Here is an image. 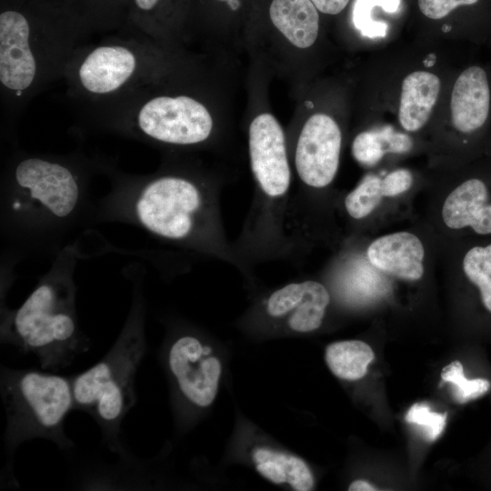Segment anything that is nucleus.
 Returning a JSON list of instances; mask_svg holds the SVG:
<instances>
[{
	"label": "nucleus",
	"mask_w": 491,
	"mask_h": 491,
	"mask_svg": "<svg viewBox=\"0 0 491 491\" xmlns=\"http://www.w3.org/2000/svg\"><path fill=\"white\" fill-rule=\"evenodd\" d=\"M95 33L73 0H1L0 96L15 120L50 85L64 78L74 53Z\"/></svg>",
	"instance_id": "obj_1"
},
{
	"label": "nucleus",
	"mask_w": 491,
	"mask_h": 491,
	"mask_svg": "<svg viewBox=\"0 0 491 491\" xmlns=\"http://www.w3.org/2000/svg\"><path fill=\"white\" fill-rule=\"evenodd\" d=\"M105 164L77 153L15 155L2 179L5 233L28 249H55L90 210L88 181Z\"/></svg>",
	"instance_id": "obj_2"
},
{
	"label": "nucleus",
	"mask_w": 491,
	"mask_h": 491,
	"mask_svg": "<svg viewBox=\"0 0 491 491\" xmlns=\"http://www.w3.org/2000/svg\"><path fill=\"white\" fill-rule=\"evenodd\" d=\"M114 185L97 215L139 225L158 239L240 266L226 242L216 193L185 173H119L105 164Z\"/></svg>",
	"instance_id": "obj_3"
},
{
	"label": "nucleus",
	"mask_w": 491,
	"mask_h": 491,
	"mask_svg": "<svg viewBox=\"0 0 491 491\" xmlns=\"http://www.w3.org/2000/svg\"><path fill=\"white\" fill-rule=\"evenodd\" d=\"M73 253L65 247L21 306L2 316L1 342L33 354L43 370L59 371L90 348L78 325Z\"/></svg>",
	"instance_id": "obj_4"
},
{
	"label": "nucleus",
	"mask_w": 491,
	"mask_h": 491,
	"mask_svg": "<svg viewBox=\"0 0 491 491\" xmlns=\"http://www.w3.org/2000/svg\"><path fill=\"white\" fill-rule=\"evenodd\" d=\"M97 43L81 45L68 62L64 80L79 105L105 102L162 82L172 65L162 44L120 29Z\"/></svg>",
	"instance_id": "obj_5"
},
{
	"label": "nucleus",
	"mask_w": 491,
	"mask_h": 491,
	"mask_svg": "<svg viewBox=\"0 0 491 491\" xmlns=\"http://www.w3.org/2000/svg\"><path fill=\"white\" fill-rule=\"evenodd\" d=\"M146 352L145 305L135 289L126 321L110 350L95 366L72 376L75 409L87 413L99 426L103 443L124 456L121 424L136 403L135 375Z\"/></svg>",
	"instance_id": "obj_6"
},
{
	"label": "nucleus",
	"mask_w": 491,
	"mask_h": 491,
	"mask_svg": "<svg viewBox=\"0 0 491 491\" xmlns=\"http://www.w3.org/2000/svg\"><path fill=\"white\" fill-rule=\"evenodd\" d=\"M0 392L6 418L4 442L9 457L22 443L35 438L50 440L63 450L75 446L64 431L65 418L75 409L71 377L2 366Z\"/></svg>",
	"instance_id": "obj_7"
},
{
	"label": "nucleus",
	"mask_w": 491,
	"mask_h": 491,
	"mask_svg": "<svg viewBox=\"0 0 491 491\" xmlns=\"http://www.w3.org/2000/svg\"><path fill=\"white\" fill-rule=\"evenodd\" d=\"M162 358L177 423L186 427L215 402L222 379V359L207 338L187 328L169 335Z\"/></svg>",
	"instance_id": "obj_8"
},
{
	"label": "nucleus",
	"mask_w": 491,
	"mask_h": 491,
	"mask_svg": "<svg viewBox=\"0 0 491 491\" xmlns=\"http://www.w3.org/2000/svg\"><path fill=\"white\" fill-rule=\"evenodd\" d=\"M341 130L330 115L316 114L305 123L296 146L295 165L302 183L324 188L334 180L340 160Z\"/></svg>",
	"instance_id": "obj_9"
},
{
	"label": "nucleus",
	"mask_w": 491,
	"mask_h": 491,
	"mask_svg": "<svg viewBox=\"0 0 491 491\" xmlns=\"http://www.w3.org/2000/svg\"><path fill=\"white\" fill-rule=\"evenodd\" d=\"M330 303L327 288L315 280L286 284L268 295L263 302L266 317L293 334L317 330Z\"/></svg>",
	"instance_id": "obj_10"
},
{
	"label": "nucleus",
	"mask_w": 491,
	"mask_h": 491,
	"mask_svg": "<svg viewBox=\"0 0 491 491\" xmlns=\"http://www.w3.org/2000/svg\"><path fill=\"white\" fill-rule=\"evenodd\" d=\"M451 123L462 134L483 130L491 117V80L486 68L472 65L455 80L450 100Z\"/></svg>",
	"instance_id": "obj_11"
},
{
	"label": "nucleus",
	"mask_w": 491,
	"mask_h": 491,
	"mask_svg": "<svg viewBox=\"0 0 491 491\" xmlns=\"http://www.w3.org/2000/svg\"><path fill=\"white\" fill-rule=\"evenodd\" d=\"M366 256L372 266L387 275L410 281L423 276L424 246L411 233L396 232L374 240Z\"/></svg>",
	"instance_id": "obj_12"
},
{
	"label": "nucleus",
	"mask_w": 491,
	"mask_h": 491,
	"mask_svg": "<svg viewBox=\"0 0 491 491\" xmlns=\"http://www.w3.org/2000/svg\"><path fill=\"white\" fill-rule=\"evenodd\" d=\"M487 189L478 178H471L456 187L442 207L444 223L452 229L470 226L480 235L491 233V204Z\"/></svg>",
	"instance_id": "obj_13"
},
{
	"label": "nucleus",
	"mask_w": 491,
	"mask_h": 491,
	"mask_svg": "<svg viewBox=\"0 0 491 491\" xmlns=\"http://www.w3.org/2000/svg\"><path fill=\"white\" fill-rule=\"evenodd\" d=\"M255 470L273 485L295 491H310L315 476L300 456L270 446H256L250 453Z\"/></svg>",
	"instance_id": "obj_14"
},
{
	"label": "nucleus",
	"mask_w": 491,
	"mask_h": 491,
	"mask_svg": "<svg viewBox=\"0 0 491 491\" xmlns=\"http://www.w3.org/2000/svg\"><path fill=\"white\" fill-rule=\"evenodd\" d=\"M440 89L439 77L429 71H414L403 79L398 106L403 129L416 132L427 123Z\"/></svg>",
	"instance_id": "obj_15"
},
{
	"label": "nucleus",
	"mask_w": 491,
	"mask_h": 491,
	"mask_svg": "<svg viewBox=\"0 0 491 491\" xmlns=\"http://www.w3.org/2000/svg\"><path fill=\"white\" fill-rule=\"evenodd\" d=\"M269 15L273 25L295 46L307 48L316 42L319 15L311 0H273Z\"/></svg>",
	"instance_id": "obj_16"
},
{
	"label": "nucleus",
	"mask_w": 491,
	"mask_h": 491,
	"mask_svg": "<svg viewBox=\"0 0 491 491\" xmlns=\"http://www.w3.org/2000/svg\"><path fill=\"white\" fill-rule=\"evenodd\" d=\"M181 0H129L123 28L146 35L161 44L167 40L180 20Z\"/></svg>",
	"instance_id": "obj_17"
},
{
	"label": "nucleus",
	"mask_w": 491,
	"mask_h": 491,
	"mask_svg": "<svg viewBox=\"0 0 491 491\" xmlns=\"http://www.w3.org/2000/svg\"><path fill=\"white\" fill-rule=\"evenodd\" d=\"M413 146L409 135L396 132L392 126L364 131L358 134L352 144L354 158L363 165L373 166L386 153L404 154Z\"/></svg>",
	"instance_id": "obj_18"
},
{
	"label": "nucleus",
	"mask_w": 491,
	"mask_h": 491,
	"mask_svg": "<svg viewBox=\"0 0 491 491\" xmlns=\"http://www.w3.org/2000/svg\"><path fill=\"white\" fill-rule=\"evenodd\" d=\"M374 358L371 346L361 340L333 342L325 350V360L331 373L346 381L364 377Z\"/></svg>",
	"instance_id": "obj_19"
},
{
	"label": "nucleus",
	"mask_w": 491,
	"mask_h": 491,
	"mask_svg": "<svg viewBox=\"0 0 491 491\" xmlns=\"http://www.w3.org/2000/svg\"><path fill=\"white\" fill-rule=\"evenodd\" d=\"M95 33L118 31L124 27L129 0H74Z\"/></svg>",
	"instance_id": "obj_20"
},
{
	"label": "nucleus",
	"mask_w": 491,
	"mask_h": 491,
	"mask_svg": "<svg viewBox=\"0 0 491 491\" xmlns=\"http://www.w3.org/2000/svg\"><path fill=\"white\" fill-rule=\"evenodd\" d=\"M382 179L374 174L366 175L345 198V207L355 219L369 215L381 203Z\"/></svg>",
	"instance_id": "obj_21"
},
{
	"label": "nucleus",
	"mask_w": 491,
	"mask_h": 491,
	"mask_svg": "<svg viewBox=\"0 0 491 491\" xmlns=\"http://www.w3.org/2000/svg\"><path fill=\"white\" fill-rule=\"evenodd\" d=\"M463 269L480 291L485 307L491 312V244L475 246L465 256Z\"/></svg>",
	"instance_id": "obj_22"
},
{
	"label": "nucleus",
	"mask_w": 491,
	"mask_h": 491,
	"mask_svg": "<svg viewBox=\"0 0 491 491\" xmlns=\"http://www.w3.org/2000/svg\"><path fill=\"white\" fill-rule=\"evenodd\" d=\"M443 382L454 385L453 396L458 404H465L485 395L490 388V382L485 378L467 379L460 361L455 360L441 372Z\"/></svg>",
	"instance_id": "obj_23"
},
{
	"label": "nucleus",
	"mask_w": 491,
	"mask_h": 491,
	"mask_svg": "<svg viewBox=\"0 0 491 491\" xmlns=\"http://www.w3.org/2000/svg\"><path fill=\"white\" fill-rule=\"evenodd\" d=\"M447 414L431 411L429 406L424 403L414 404L406 415V422L422 426L424 438L433 442L444 431Z\"/></svg>",
	"instance_id": "obj_24"
},
{
	"label": "nucleus",
	"mask_w": 491,
	"mask_h": 491,
	"mask_svg": "<svg viewBox=\"0 0 491 491\" xmlns=\"http://www.w3.org/2000/svg\"><path fill=\"white\" fill-rule=\"evenodd\" d=\"M417 2L421 13L434 20L442 19L459 7H476L484 4V0H418Z\"/></svg>",
	"instance_id": "obj_25"
},
{
	"label": "nucleus",
	"mask_w": 491,
	"mask_h": 491,
	"mask_svg": "<svg viewBox=\"0 0 491 491\" xmlns=\"http://www.w3.org/2000/svg\"><path fill=\"white\" fill-rule=\"evenodd\" d=\"M412 184L413 175L409 170L396 169L382 179V194L388 197L396 196L407 191Z\"/></svg>",
	"instance_id": "obj_26"
},
{
	"label": "nucleus",
	"mask_w": 491,
	"mask_h": 491,
	"mask_svg": "<svg viewBox=\"0 0 491 491\" xmlns=\"http://www.w3.org/2000/svg\"><path fill=\"white\" fill-rule=\"evenodd\" d=\"M350 0H311L316 9L324 14L337 15L342 12Z\"/></svg>",
	"instance_id": "obj_27"
},
{
	"label": "nucleus",
	"mask_w": 491,
	"mask_h": 491,
	"mask_svg": "<svg viewBox=\"0 0 491 491\" xmlns=\"http://www.w3.org/2000/svg\"><path fill=\"white\" fill-rule=\"evenodd\" d=\"M349 491H376L378 490L374 485L366 480L357 479L353 481L349 486Z\"/></svg>",
	"instance_id": "obj_28"
},
{
	"label": "nucleus",
	"mask_w": 491,
	"mask_h": 491,
	"mask_svg": "<svg viewBox=\"0 0 491 491\" xmlns=\"http://www.w3.org/2000/svg\"><path fill=\"white\" fill-rule=\"evenodd\" d=\"M219 1H225V0H219Z\"/></svg>",
	"instance_id": "obj_29"
}]
</instances>
